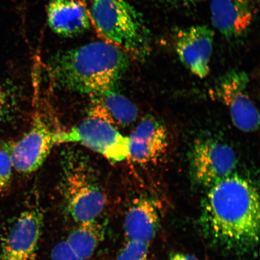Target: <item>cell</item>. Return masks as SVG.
<instances>
[{
    "mask_svg": "<svg viewBox=\"0 0 260 260\" xmlns=\"http://www.w3.org/2000/svg\"><path fill=\"white\" fill-rule=\"evenodd\" d=\"M43 221L40 210L23 211L3 244L0 260H35Z\"/></svg>",
    "mask_w": 260,
    "mask_h": 260,
    "instance_id": "obj_10",
    "label": "cell"
},
{
    "mask_svg": "<svg viewBox=\"0 0 260 260\" xmlns=\"http://www.w3.org/2000/svg\"><path fill=\"white\" fill-rule=\"evenodd\" d=\"M258 0H210L213 25L226 40L245 36L251 28L258 8Z\"/></svg>",
    "mask_w": 260,
    "mask_h": 260,
    "instance_id": "obj_12",
    "label": "cell"
},
{
    "mask_svg": "<svg viewBox=\"0 0 260 260\" xmlns=\"http://www.w3.org/2000/svg\"><path fill=\"white\" fill-rule=\"evenodd\" d=\"M160 225V216L153 201L148 198L134 201L126 213L124 229L128 240L149 243Z\"/></svg>",
    "mask_w": 260,
    "mask_h": 260,
    "instance_id": "obj_15",
    "label": "cell"
},
{
    "mask_svg": "<svg viewBox=\"0 0 260 260\" xmlns=\"http://www.w3.org/2000/svg\"><path fill=\"white\" fill-rule=\"evenodd\" d=\"M106 224L98 218L79 223L67 242L83 260L88 259L105 239Z\"/></svg>",
    "mask_w": 260,
    "mask_h": 260,
    "instance_id": "obj_16",
    "label": "cell"
},
{
    "mask_svg": "<svg viewBox=\"0 0 260 260\" xmlns=\"http://www.w3.org/2000/svg\"><path fill=\"white\" fill-rule=\"evenodd\" d=\"M61 192L68 213L78 223L98 218L106 198L89 159L68 149L61 157Z\"/></svg>",
    "mask_w": 260,
    "mask_h": 260,
    "instance_id": "obj_4",
    "label": "cell"
},
{
    "mask_svg": "<svg viewBox=\"0 0 260 260\" xmlns=\"http://www.w3.org/2000/svg\"><path fill=\"white\" fill-rule=\"evenodd\" d=\"M90 96V117L103 120L115 127H125L137 119L135 104L114 89Z\"/></svg>",
    "mask_w": 260,
    "mask_h": 260,
    "instance_id": "obj_14",
    "label": "cell"
},
{
    "mask_svg": "<svg viewBox=\"0 0 260 260\" xmlns=\"http://www.w3.org/2000/svg\"><path fill=\"white\" fill-rule=\"evenodd\" d=\"M91 22L104 41L132 58L144 60L151 50L150 34L144 19L126 0H90Z\"/></svg>",
    "mask_w": 260,
    "mask_h": 260,
    "instance_id": "obj_3",
    "label": "cell"
},
{
    "mask_svg": "<svg viewBox=\"0 0 260 260\" xmlns=\"http://www.w3.org/2000/svg\"><path fill=\"white\" fill-rule=\"evenodd\" d=\"M47 20L51 30L63 37L82 34L92 24L89 10L82 0H51Z\"/></svg>",
    "mask_w": 260,
    "mask_h": 260,
    "instance_id": "obj_13",
    "label": "cell"
},
{
    "mask_svg": "<svg viewBox=\"0 0 260 260\" xmlns=\"http://www.w3.org/2000/svg\"><path fill=\"white\" fill-rule=\"evenodd\" d=\"M214 40V31L206 25L181 28L175 36V50L179 59L201 79L209 74Z\"/></svg>",
    "mask_w": 260,
    "mask_h": 260,
    "instance_id": "obj_9",
    "label": "cell"
},
{
    "mask_svg": "<svg viewBox=\"0 0 260 260\" xmlns=\"http://www.w3.org/2000/svg\"><path fill=\"white\" fill-rule=\"evenodd\" d=\"M249 77L244 71L232 70L217 80L212 89L213 96L225 105L232 122L245 132L258 129L259 115L248 90Z\"/></svg>",
    "mask_w": 260,
    "mask_h": 260,
    "instance_id": "obj_7",
    "label": "cell"
},
{
    "mask_svg": "<svg viewBox=\"0 0 260 260\" xmlns=\"http://www.w3.org/2000/svg\"><path fill=\"white\" fill-rule=\"evenodd\" d=\"M237 156L229 145L215 138H203L194 142L189 154L191 178L203 187L210 188L234 173Z\"/></svg>",
    "mask_w": 260,
    "mask_h": 260,
    "instance_id": "obj_6",
    "label": "cell"
},
{
    "mask_svg": "<svg viewBox=\"0 0 260 260\" xmlns=\"http://www.w3.org/2000/svg\"><path fill=\"white\" fill-rule=\"evenodd\" d=\"M12 168L8 152L0 149V193L7 189L11 183Z\"/></svg>",
    "mask_w": 260,
    "mask_h": 260,
    "instance_id": "obj_18",
    "label": "cell"
},
{
    "mask_svg": "<svg viewBox=\"0 0 260 260\" xmlns=\"http://www.w3.org/2000/svg\"><path fill=\"white\" fill-rule=\"evenodd\" d=\"M11 107L9 94L5 87L0 84V127L7 120Z\"/></svg>",
    "mask_w": 260,
    "mask_h": 260,
    "instance_id": "obj_21",
    "label": "cell"
},
{
    "mask_svg": "<svg viewBox=\"0 0 260 260\" xmlns=\"http://www.w3.org/2000/svg\"><path fill=\"white\" fill-rule=\"evenodd\" d=\"M50 260H83L71 248L67 240L56 244L52 250Z\"/></svg>",
    "mask_w": 260,
    "mask_h": 260,
    "instance_id": "obj_19",
    "label": "cell"
},
{
    "mask_svg": "<svg viewBox=\"0 0 260 260\" xmlns=\"http://www.w3.org/2000/svg\"><path fill=\"white\" fill-rule=\"evenodd\" d=\"M168 260H199L192 255L183 253H176L170 256Z\"/></svg>",
    "mask_w": 260,
    "mask_h": 260,
    "instance_id": "obj_22",
    "label": "cell"
},
{
    "mask_svg": "<svg viewBox=\"0 0 260 260\" xmlns=\"http://www.w3.org/2000/svg\"><path fill=\"white\" fill-rule=\"evenodd\" d=\"M149 3L165 8H183L199 4L207 0H147Z\"/></svg>",
    "mask_w": 260,
    "mask_h": 260,
    "instance_id": "obj_20",
    "label": "cell"
},
{
    "mask_svg": "<svg viewBox=\"0 0 260 260\" xmlns=\"http://www.w3.org/2000/svg\"><path fill=\"white\" fill-rule=\"evenodd\" d=\"M54 134L41 116H36L30 130L5 150L13 168L24 174L38 170L55 145Z\"/></svg>",
    "mask_w": 260,
    "mask_h": 260,
    "instance_id": "obj_8",
    "label": "cell"
},
{
    "mask_svg": "<svg viewBox=\"0 0 260 260\" xmlns=\"http://www.w3.org/2000/svg\"><path fill=\"white\" fill-rule=\"evenodd\" d=\"M169 133L164 123L154 116L146 117L128 137L129 156L140 165H155L169 149Z\"/></svg>",
    "mask_w": 260,
    "mask_h": 260,
    "instance_id": "obj_11",
    "label": "cell"
},
{
    "mask_svg": "<svg viewBox=\"0 0 260 260\" xmlns=\"http://www.w3.org/2000/svg\"><path fill=\"white\" fill-rule=\"evenodd\" d=\"M200 223L205 238L216 248L237 255L252 251L258 245L260 224L255 184L233 173L209 188Z\"/></svg>",
    "mask_w": 260,
    "mask_h": 260,
    "instance_id": "obj_1",
    "label": "cell"
},
{
    "mask_svg": "<svg viewBox=\"0 0 260 260\" xmlns=\"http://www.w3.org/2000/svg\"><path fill=\"white\" fill-rule=\"evenodd\" d=\"M131 58L115 45L97 41L58 52L47 68L56 85L91 96L115 89Z\"/></svg>",
    "mask_w": 260,
    "mask_h": 260,
    "instance_id": "obj_2",
    "label": "cell"
},
{
    "mask_svg": "<svg viewBox=\"0 0 260 260\" xmlns=\"http://www.w3.org/2000/svg\"><path fill=\"white\" fill-rule=\"evenodd\" d=\"M149 245L148 243L128 240L116 260H147Z\"/></svg>",
    "mask_w": 260,
    "mask_h": 260,
    "instance_id": "obj_17",
    "label": "cell"
},
{
    "mask_svg": "<svg viewBox=\"0 0 260 260\" xmlns=\"http://www.w3.org/2000/svg\"><path fill=\"white\" fill-rule=\"evenodd\" d=\"M54 142L55 145L73 143L83 145L112 164L129 156L128 137L110 123L93 117L89 116L67 131L55 133Z\"/></svg>",
    "mask_w": 260,
    "mask_h": 260,
    "instance_id": "obj_5",
    "label": "cell"
}]
</instances>
